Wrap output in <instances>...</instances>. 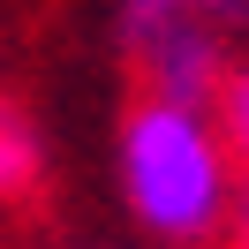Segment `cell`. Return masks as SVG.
I'll use <instances>...</instances> for the list:
<instances>
[{"mask_svg": "<svg viewBox=\"0 0 249 249\" xmlns=\"http://www.w3.org/2000/svg\"><path fill=\"white\" fill-rule=\"evenodd\" d=\"M249 23V0H113L121 61L143 76V91L212 106L234 68V31Z\"/></svg>", "mask_w": 249, "mask_h": 249, "instance_id": "obj_2", "label": "cell"}, {"mask_svg": "<svg viewBox=\"0 0 249 249\" xmlns=\"http://www.w3.org/2000/svg\"><path fill=\"white\" fill-rule=\"evenodd\" d=\"M212 113H219V128H227V151H234L242 189H249V61H234V68H227V83H219Z\"/></svg>", "mask_w": 249, "mask_h": 249, "instance_id": "obj_4", "label": "cell"}, {"mask_svg": "<svg viewBox=\"0 0 249 249\" xmlns=\"http://www.w3.org/2000/svg\"><path fill=\"white\" fill-rule=\"evenodd\" d=\"M113 189L159 249H219L249 196L219 113L196 98H166V91H136L121 106Z\"/></svg>", "mask_w": 249, "mask_h": 249, "instance_id": "obj_1", "label": "cell"}, {"mask_svg": "<svg viewBox=\"0 0 249 249\" xmlns=\"http://www.w3.org/2000/svg\"><path fill=\"white\" fill-rule=\"evenodd\" d=\"M234 249H249V196H242V219H234V234H227Z\"/></svg>", "mask_w": 249, "mask_h": 249, "instance_id": "obj_5", "label": "cell"}, {"mask_svg": "<svg viewBox=\"0 0 249 249\" xmlns=\"http://www.w3.org/2000/svg\"><path fill=\"white\" fill-rule=\"evenodd\" d=\"M46 181V128L23 98H0V204H23Z\"/></svg>", "mask_w": 249, "mask_h": 249, "instance_id": "obj_3", "label": "cell"}]
</instances>
